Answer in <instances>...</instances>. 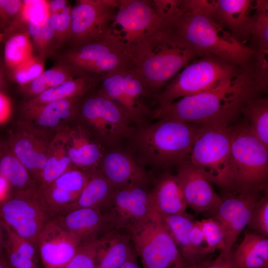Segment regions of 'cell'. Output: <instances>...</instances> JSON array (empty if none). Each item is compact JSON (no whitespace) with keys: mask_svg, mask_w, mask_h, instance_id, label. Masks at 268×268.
I'll use <instances>...</instances> for the list:
<instances>
[{"mask_svg":"<svg viewBox=\"0 0 268 268\" xmlns=\"http://www.w3.org/2000/svg\"><path fill=\"white\" fill-rule=\"evenodd\" d=\"M98 90L111 100L133 127L149 122L154 110L146 104L151 95L140 74L131 66L101 77Z\"/></svg>","mask_w":268,"mask_h":268,"instance_id":"obj_11","label":"cell"},{"mask_svg":"<svg viewBox=\"0 0 268 268\" xmlns=\"http://www.w3.org/2000/svg\"><path fill=\"white\" fill-rule=\"evenodd\" d=\"M11 186L7 180L0 174V201L5 199L10 194Z\"/></svg>","mask_w":268,"mask_h":268,"instance_id":"obj_51","label":"cell"},{"mask_svg":"<svg viewBox=\"0 0 268 268\" xmlns=\"http://www.w3.org/2000/svg\"><path fill=\"white\" fill-rule=\"evenodd\" d=\"M0 157V174L11 187L20 190L37 186L27 169L10 150Z\"/></svg>","mask_w":268,"mask_h":268,"instance_id":"obj_37","label":"cell"},{"mask_svg":"<svg viewBox=\"0 0 268 268\" xmlns=\"http://www.w3.org/2000/svg\"><path fill=\"white\" fill-rule=\"evenodd\" d=\"M247 226L255 232L268 238V189L256 201Z\"/></svg>","mask_w":268,"mask_h":268,"instance_id":"obj_43","label":"cell"},{"mask_svg":"<svg viewBox=\"0 0 268 268\" xmlns=\"http://www.w3.org/2000/svg\"><path fill=\"white\" fill-rule=\"evenodd\" d=\"M72 167L63 139L57 132L50 142L46 164L40 174L38 187L51 183Z\"/></svg>","mask_w":268,"mask_h":268,"instance_id":"obj_33","label":"cell"},{"mask_svg":"<svg viewBox=\"0 0 268 268\" xmlns=\"http://www.w3.org/2000/svg\"><path fill=\"white\" fill-rule=\"evenodd\" d=\"M54 218L37 186L16 190L0 201L4 226L36 247L39 236Z\"/></svg>","mask_w":268,"mask_h":268,"instance_id":"obj_10","label":"cell"},{"mask_svg":"<svg viewBox=\"0 0 268 268\" xmlns=\"http://www.w3.org/2000/svg\"><path fill=\"white\" fill-rule=\"evenodd\" d=\"M32 42L26 30L15 32L8 37L3 52L7 67L11 70L34 56Z\"/></svg>","mask_w":268,"mask_h":268,"instance_id":"obj_36","label":"cell"},{"mask_svg":"<svg viewBox=\"0 0 268 268\" xmlns=\"http://www.w3.org/2000/svg\"><path fill=\"white\" fill-rule=\"evenodd\" d=\"M206 244V251L209 254L219 250H224V236L221 227L215 219L209 218L200 221Z\"/></svg>","mask_w":268,"mask_h":268,"instance_id":"obj_44","label":"cell"},{"mask_svg":"<svg viewBox=\"0 0 268 268\" xmlns=\"http://www.w3.org/2000/svg\"><path fill=\"white\" fill-rule=\"evenodd\" d=\"M261 92L253 73L244 70L233 79L213 88L158 106L153 119H169L201 125L230 124L246 102Z\"/></svg>","mask_w":268,"mask_h":268,"instance_id":"obj_2","label":"cell"},{"mask_svg":"<svg viewBox=\"0 0 268 268\" xmlns=\"http://www.w3.org/2000/svg\"><path fill=\"white\" fill-rule=\"evenodd\" d=\"M92 171L73 167L51 183L38 187L54 217L79 197Z\"/></svg>","mask_w":268,"mask_h":268,"instance_id":"obj_22","label":"cell"},{"mask_svg":"<svg viewBox=\"0 0 268 268\" xmlns=\"http://www.w3.org/2000/svg\"><path fill=\"white\" fill-rule=\"evenodd\" d=\"M190 241L194 249L205 257L209 254L206 251V244L201 229L200 221H194L189 235Z\"/></svg>","mask_w":268,"mask_h":268,"instance_id":"obj_47","label":"cell"},{"mask_svg":"<svg viewBox=\"0 0 268 268\" xmlns=\"http://www.w3.org/2000/svg\"><path fill=\"white\" fill-rule=\"evenodd\" d=\"M26 25V30L36 46L41 59L46 58L58 47L50 18L41 24L28 23Z\"/></svg>","mask_w":268,"mask_h":268,"instance_id":"obj_39","label":"cell"},{"mask_svg":"<svg viewBox=\"0 0 268 268\" xmlns=\"http://www.w3.org/2000/svg\"><path fill=\"white\" fill-rule=\"evenodd\" d=\"M114 229H128L152 211L151 189L147 185L130 184L115 190L100 208Z\"/></svg>","mask_w":268,"mask_h":268,"instance_id":"obj_14","label":"cell"},{"mask_svg":"<svg viewBox=\"0 0 268 268\" xmlns=\"http://www.w3.org/2000/svg\"><path fill=\"white\" fill-rule=\"evenodd\" d=\"M63 59L81 75L99 79L131 66L125 44L111 28L97 39L73 47L65 54Z\"/></svg>","mask_w":268,"mask_h":268,"instance_id":"obj_12","label":"cell"},{"mask_svg":"<svg viewBox=\"0 0 268 268\" xmlns=\"http://www.w3.org/2000/svg\"><path fill=\"white\" fill-rule=\"evenodd\" d=\"M110 27L128 47L160 30L163 21L152 0H118L116 14Z\"/></svg>","mask_w":268,"mask_h":268,"instance_id":"obj_13","label":"cell"},{"mask_svg":"<svg viewBox=\"0 0 268 268\" xmlns=\"http://www.w3.org/2000/svg\"><path fill=\"white\" fill-rule=\"evenodd\" d=\"M79 76L82 75L74 67L65 63L45 70L31 82L21 87L26 94L33 98L48 89Z\"/></svg>","mask_w":268,"mask_h":268,"instance_id":"obj_35","label":"cell"},{"mask_svg":"<svg viewBox=\"0 0 268 268\" xmlns=\"http://www.w3.org/2000/svg\"><path fill=\"white\" fill-rule=\"evenodd\" d=\"M0 268H10L5 257H0Z\"/></svg>","mask_w":268,"mask_h":268,"instance_id":"obj_55","label":"cell"},{"mask_svg":"<svg viewBox=\"0 0 268 268\" xmlns=\"http://www.w3.org/2000/svg\"><path fill=\"white\" fill-rule=\"evenodd\" d=\"M81 98L45 104L26 102L22 109V127L42 135L45 133L62 129L67 122L75 121Z\"/></svg>","mask_w":268,"mask_h":268,"instance_id":"obj_16","label":"cell"},{"mask_svg":"<svg viewBox=\"0 0 268 268\" xmlns=\"http://www.w3.org/2000/svg\"><path fill=\"white\" fill-rule=\"evenodd\" d=\"M82 243L53 219L43 229L37 241V248L43 268H63Z\"/></svg>","mask_w":268,"mask_h":268,"instance_id":"obj_19","label":"cell"},{"mask_svg":"<svg viewBox=\"0 0 268 268\" xmlns=\"http://www.w3.org/2000/svg\"><path fill=\"white\" fill-rule=\"evenodd\" d=\"M250 40L255 52L268 53V1L256 0L252 16Z\"/></svg>","mask_w":268,"mask_h":268,"instance_id":"obj_38","label":"cell"},{"mask_svg":"<svg viewBox=\"0 0 268 268\" xmlns=\"http://www.w3.org/2000/svg\"><path fill=\"white\" fill-rule=\"evenodd\" d=\"M260 193L233 194L226 193L216 212V219L223 231L225 255L232 248L242 231L248 225L252 210Z\"/></svg>","mask_w":268,"mask_h":268,"instance_id":"obj_17","label":"cell"},{"mask_svg":"<svg viewBox=\"0 0 268 268\" xmlns=\"http://www.w3.org/2000/svg\"><path fill=\"white\" fill-rule=\"evenodd\" d=\"M71 7L69 4L61 11L50 15V21L54 31L58 46L70 40Z\"/></svg>","mask_w":268,"mask_h":268,"instance_id":"obj_45","label":"cell"},{"mask_svg":"<svg viewBox=\"0 0 268 268\" xmlns=\"http://www.w3.org/2000/svg\"><path fill=\"white\" fill-rule=\"evenodd\" d=\"M49 144L42 135L23 127L10 139V151L27 169L36 185L46 164Z\"/></svg>","mask_w":268,"mask_h":268,"instance_id":"obj_25","label":"cell"},{"mask_svg":"<svg viewBox=\"0 0 268 268\" xmlns=\"http://www.w3.org/2000/svg\"><path fill=\"white\" fill-rule=\"evenodd\" d=\"M22 5L21 0H0V32L5 35L17 21Z\"/></svg>","mask_w":268,"mask_h":268,"instance_id":"obj_46","label":"cell"},{"mask_svg":"<svg viewBox=\"0 0 268 268\" xmlns=\"http://www.w3.org/2000/svg\"><path fill=\"white\" fill-rule=\"evenodd\" d=\"M232 256L237 268H268V238L256 232H245Z\"/></svg>","mask_w":268,"mask_h":268,"instance_id":"obj_28","label":"cell"},{"mask_svg":"<svg viewBox=\"0 0 268 268\" xmlns=\"http://www.w3.org/2000/svg\"><path fill=\"white\" fill-rule=\"evenodd\" d=\"M58 132L74 167L88 171L98 168L106 149L87 130L75 122Z\"/></svg>","mask_w":268,"mask_h":268,"instance_id":"obj_20","label":"cell"},{"mask_svg":"<svg viewBox=\"0 0 268 268\" xmlns=\"http://www.w3.org/2000/svg\"><path fill=\"white\" fill-rule=\"evenodd\" d=\"M48 0H23V5L18 18L6 33L8 36L12 34L20 22L25 25L28 23L41 24L49 18Z\"/></svg>","mask_w":268,"mask_h":268,"instance_id":"obj_41","label":"cell"},{"mask_svg":"<svg viewBox=\"0 0 268 268\" xmlns=\"http://www.w3.org/2000/svg\"><path fill=\"white\" fill-rule=\"evenodd\" d=\"M118 0H78L71 7L70 40L73 47L100 37L110 28Z\"/></svg>","mask_w":268,"mask_h":268,"instance_id":"obj_15","label":"cell"},{"mask_svg":"<svg viewBox=\"0 0 268 268\" xmlns=\"http://www.w3.org/2000/svg\"><path fill=\"white\" fill-rule=\"evenodd\" d=\"M2 81V74L1 69L0 68V85L1 84Z\"/></svg>","mask_w":268,"mask_h":268,"instance_id":"obj_58","label":"cell"},{"mask_svg":"<svg viewBox=\"0 0 268 268\" xmlns=\"http://www.w3.org/2000/svg\"><path fill=\"white\" fill-rule=\"evenodd\" d=\"M206 268H237L232 258V252L225 255L220 252L219 255L211 260Z\"/></svg>","mask_w":268,"mask_h":268,"instance_id":"obj_48","label":"cell"},{"mask_svg":"<svg viewBox=\"0 0 268 268\" xmlns=\"http://www.w3.org/2000/svg\"></svg>","mask_w":268,"mask_h":268,"instance_id":"obj_61","label":"cell"},{"mask_svg":"<svg viewBox=\"0 0 268 268\" xmlns=\"http://www.w3.org/2000/svg\"><path fill=\"white\" fill-rule=\"evenodd\" d=\"M11 70L13 80L22 86L31 82L45 70L44 62L34 55Z\"/></svg>","mask_w":268,"mask_h":268,"instance_id":"obj_42","label":"cell"},{"mask_svg":"<svg viewBox=\"0 0 268 268\" xmlns=\"http://www.w3.org/2000/svg\"><path fill=\"white\" fill-rule=\"evenodd\" d=\"M126 47L131 66L141 76L153 97L186 66L199 57L164 28Z\"/></svg>","mask_w":268,"mask_h":268,"instance_id":"obj_4","label":"cell"},{"mask_svg":"<svg viewBox=\"0 0 268 268\" xmlns=\"http://www.w3.org/2000/svg\"><path fill=\"white\" fill-rule=\"evenodd\" d=\"M187 266L188 265L185 262H182L176 264L168 268H186Z\"/></svg>","mask_w":268,"mask_h":268,"instance_id":"obj_56","label":"cell"},{"mask_svg":"<svg viewBox=\"0 0 268 268\" xmlns=\"http://www.w3.org/2000/svg\"><path fill=\"white\" fill-rule=\"evenodd\" d=\"M115 190L98 168L93 170L79 197L60 214L79 208H100L109 200Z\"/></svg>","mask_w":268,"mask_h":268,"instance_id":"obj_31","label":"cell"},{"mask_svg":"<svg viewBox=\"0 0 268 268\" xmlns=\"http://www.w3.org/2000/svg\"><path fill=\"white\" fill-rule=\"evenodd\" d=\"M1 147L0 146V156L1 155Z\"/></svg>","mask_w":268,"mask_h":268,"instance_id":"obj_59","label":"cell"},{"mask_svg":"<svg viewBox=\"0 0 268 268\" xmlns=\"http://www.w3.org/2000/svg\"><path fill=\"white\" fill-rule=\"evenodd\" d=\"M137 256L134 251L120 268H139L137 263Z\"/></svg>","mask_w":268,"mask_h":268,"instance_id":"obj_53","label":"cell"},{"mask_svg":"<svg viewBox=\"0 0 268 268\" xmlns=\"http://www.w3.org/2000/svg\"><path fill=\"white\" fill-rule=\"evenodd\" d=\"M11 113V104L9 98L0 91V124L9 118Z\"/></svg>","mask_w":268,"mask_h":268,"instance_id":"obj_49","label":"cell"},{"mask_svg":"<svg viewBox=\"0 0 268 268\" xmlns=\"http://www.w3.org/2000/svg\"><path fill=\"white\" fill-rule=\"evenodd\" d=\"M213 0H165L159 16L165 31L201 57L212 56L249 70L255 50L241 43L215 20Z\"/></svg>","mask_w":268,"mask_h":268,"instance_id":"obj_1","label":"cell"},{"mask_svg":"<svg viewBox=\"0 0 268 268\" xmlns=\"http://www.w3.org/2000/svg\"><path fill=\"white\" fill-rule=\"evenodd\" d=\"M134 251L127 230H113L103 237L98 268H120Z\"/></svg>","mask_w":268,"mask_h":268,"instance_id":"obj_27","label":"cell"},{"mask_svg":"<svg viewBox=\"0 0 268 268\" xmlns=\"http://www.w3.org/2000/svg\"><path fill=\"white\" fill-rule=\"evenodd\" d=\"M247 70L215 56L197 57L186 66L154 97L158 106L228 82Z\"/></svg>","mask_w":268,"mask_h":268,"instance_id":"obj_7","label":"cell"},{"mask_svg":"<svg viewBox=\"0 0 268 268\" xmlns=\"http://www.w3.org/2000/svg\"><path fill=\"white\" fill-rule=\"evenodd\" d=\"M162 216L187 265L198 263L207 257L197 251L191 244L190 232L195 221L191 215L185 212Z\"/></svg>","mask_w":268,"mask_h":268,"instance_id":"obj_30","label":"cell"},{"mask_svg":"<svg viewBox=\"0 0 268 268\" xmlns=\"http://www.w3.org/2000/svg\"><path fill=\"white\" fill-rule=\"evenodd\" d=\"M98 169L115 189L130 184L147 185L149 181L145 170L120 146L105 150Z\"/></svg>","mask_w":268,"mask_h":268,"instance_id":"obj_21","label":"cell"},{"mask_svg":"<svg viewBox=\"0 0 268 268\" xmlns=\"http://www.w3.org/2000/svg\"><path fill=\"white\" fill-rule=\"evenodd\" d=\"M127 230L143 268H168L185 262L162 216L155 210Z\"/></svg>","mask_w":268,"mask_h":268,"instance_id":"obj_9","label":"cell"},{"mask_svg":"<svg viewBox=\"0 0 268 268\" xmlns=\"http://www.w3.org/2000/svg\"><path fill=\"white\" fill-rule=\"evenodd\" d=\"M256 0H213L215 20L236 40L246 45L250 40L252 16Z\"/></svg>","mask_w":268,"mask_h":268,"instance_id":"obj_24","label":"cell"},{"mask_svg":"<svg viewBox=\"0 0 268 268\" xmlns=\"http://www.w3.org/2000/svg\"><path fill=\"white\" fill-rule=\"evenodd\" d=\"M199 126L165 118L149 122L134 128L125 149L143 169L176 166L189 156Z\"/></svg>","mask_w":268,"mask_h":268,"instance_id":"obj_3","label":"cell"},{"mask_svg":"<svg viewBox=\"0 0 268 268\" xmlns=\"http://www.w3.org/2000/svg\"><path fill=\"white\" fill-rule=\"evenodd\" d=\"M99 78L82 75L67 80L48 89L26 102L45 104L77 98H82L98 85Z\"/></svg>","mask_w":268,"mask_h":268,"instance_id":"obj_29","label":"cell"},{"mask_svg":"<svg viewBox=\"0 0 268 268\" xmlns=\"http://www.w3.org/2000/svg\"><path fill=\"white\" fill-rule=\"evenodd\" d=\"M48 3L50 15L61 11L69 4L68 1L66 0H48Z\"/></svg>","mask_w":268,"mask_h":268,"instance_id":"obj_50","label":"cell"},{"mask_svg":"<svg viewBox=\"0 0 268 268\" xmlns=\"http://www.w3.org/2000/svg\"><path fill=\"white\" fill-rule=\"evenodd\" d=\"M104 236L83 242L63 268H98V254Z\"/></svg>","mask_w":268,"mask_h":268,"instance_id":"obj_40","label":"cell"},{"mask_svg":"<svg viewBox=\"0 0 268 268\" xmlns=\"http://www.w3.org/2000/svg\"><path fill=\"white\" fill-rule=\"evenodd\" d=\"M151 196L153 209L161 216L186 212L187 205L175 175H161L151 189Z\"/></svg>","mask_w":268,"mask_h":268,"instance_id":"obj_26","label":"cell"},{"mask_svg":"<svg viewBox=\"0 0 268 268\" xmlns=\"http://www.w3.org/2000/svg\"><path fill=\"white\" fill-rule=\"evenodd\" d=\"M230 172L229 193H260L268 189V148L246 122L231 126Z\"/></svg>","mask_w":268,"mask_h":268,"instance_id":"obj_5","label":"cell"},{"mask_svg":"<svg viewBox=\"0 0 268 268\" xmlns=\"http://www.w3.org/2000/svg\"><path fill=\"white\" fill-rule=\"evenodd\" d=\"M211 260V257H207L198 263L188 265L186 268H206Z\"/></svg>","mask_w":268,"mask_h":268,"instance_id":"obj_54","label":"cell"},{"mask_svg":"<svg viewBox=\"0 0 268 268\" xmlns=\"http://www.w3.org/2000/svg\"><path fill=\"white\" fill-rule=\"evenodd\" d=\"M53 219L65 231L82 243L102 237L115 230L101 210L97 207L75 209L57 215Z\"/></svg>","mask_w":268,"mask_h":268,"instance_id":"obj_23","label":"cell"},{"mask_svg":"<svg viewBox=\"0 0 268 268\" xmlns=\"http://www.w3.org/2000/svg\"><path fill=\"white\" fill-rule=\"evenodd\" d=\"M177 167V178L187 206L201 213L215 211L222 201L210 182L187 158Z\"/></svg>","mask_w":268,"mask_h":268,"instance_id":"obj_18","label":"cell"},{"mask_svg":"<svg viewBox=\"0 0 268 268\" xmlns=\"http://www.w3.org/2000/svg\"><path fill=\"white\" fill-rule=\"evenodd\" d=\"M5 228L6 230L5 255L10 268H32L37 266L40 257L37 247L9 229Z\"/></svg>","mask_w":268,"mask_h":268,"instance_id":"obj_32","label":"cell"},{"mask_svg":"<svg viewBox=\"0 0 268 268\" xmlns=\"http://www.w3.org/2000/svg\"><path fill=\"white\" fill-rule=\"evenodd\" d=\"M252 133L268 148V99H248L241 110Z\"/></svg>","mask_w":268,"mask_h":268,"instance_id":"obj_34","label":"cell"},{"mask_svg":"<svg viewBox=\"0 0 268 268\" xmlns=\"http://www.w3.org/2000/svg\"><path fill=\"white\" fill-rule=\"evenodd\" d=\"M32 268H39L37 266H36V267H33Z\"/></svg>","mask_w":268,"mask_h":268,"instance_id":"obj_60","label":"cell"},{"mask_svg":"<svg viewBox=\"0 0 268 268\" xmlns=\"http://www.w3.org/2000/svg\"><path fill=\"white\" fill-rule=\"evenodd\" d=\"M5 39V38L4 35L3 33L0 32V42L4 41Z\"/></svg>","mask_w":268,"mask_h":268,"instance_id":"obj_57","label":"cell"},{"mask_svg":"<svg viewBox=\"0 0 268 268\" xmlns=\"http://www.w3.org/2000/svg\"><path fill=\"white\" fill-rule=\"evenodd\" d=\"M6 239V230L0 220V257H5V250Z\"/></svg>","mask_w":268,"mask_h":268,"instance_id":"obj_52","label":"cell"},{"mask_svg":"<svg viewBox=\"0 0 268 268\" xmlns=\"http://www.w3.org/2000/svg\"><path fill=\"white\" fill-rule=\"evenodd\" d=\"M231 125L210 123L199 126L189 158L210 182L231 191Z\"/></svg>","mask_w":268,"mask_h":268,"instance_id":"obj_6","label":"cell"},{"mask_svg":"<svg viewBox=\"0 0 268 268\" xmlns=\"http://www.w3.org/2000/svg\"><path fill=\"white\" fill-rule=\"evenodd\" d=\"M74 122L105 149L120 146L134 128L120 108L98 89L81 98Z\"/></svg>","mask_w":268,"mask_h":268,"instance_id":"obj_8","label":"cell"}]
</instances>
